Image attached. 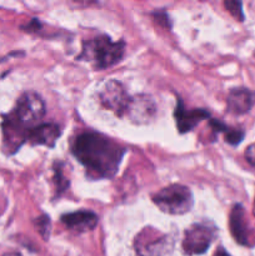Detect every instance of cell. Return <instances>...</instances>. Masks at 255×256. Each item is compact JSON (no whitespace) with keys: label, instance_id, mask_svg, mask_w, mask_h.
<instances>
[{"label":"cell","instance_id":"cell-1","mask_svg":"<svg viewBox=\"0 0 255 256\" xmlns=\"http://www.w3.org/2000/svg\"><path fill=\"white\" fill-rule=\"evenodd\" d=\"M72 154L92 179H110L116 175L126 149L96 132H84L72 142Z\"/></svg>","mask_w":255,"mask_h":256},{"label":"cell","instance_id":"cell-2","mask_svg":"<svg viewBox=\"0 0 255 256\" xmlns=\"http://www.w3.org/2000/svg\"><path fill=\"white\" fill-rule=\"evenodd\" d=\"M46 108L42 98L34 92H26L18 99L12 112L4 116L2 135L4 148L9 154H14L24 142L29 130L40 124Z\"/></svg>","mask_w":255,"mask_h":256},{"label":"cell","instance_id":"cell-3","mask_svg":"<svg viewBox=\"0 0 255 256\" xmlns=\"http://www.w3.org/2000/svg\"><path fill=\"white\" fill-rule=\"evenodd\" d=\"M125 52V42H112L108 35H98L82 42V52L76 56L79 62H88L96 70H104L118 64Z\"/></svg>","mask_w":255,"mask_h":256},{"label":"cell","instance_id":"cell-4","mask_svg":"<svg viewBox=\"0 0 255 256\" xmlns=\"http://www.w3.org/2000/svg\"><path fill=\"white\" fill-rule=\"evenodd\" d=\"M152 202L170 215H182L192 210L194 196L192 190L182 184H172L152 195Z\"/></svg>","mask_w":255,"mask_h":256},{"label":"cell","instance_id":"cell-5","mask_svg":"<svg viewBox=\"0 0 255 256\" xmlns=\"http://www.w3.org/2000/svg\"><path fill=\"white\" fill-rule=\"evenodd\" d=\"M174 239L152 228H145L134 240V249L138 256H172Z\"/></svg>","mask_w":255,"mask_h":256},{"label":"cell","instance_id":"cell-6","mask_svg":"<svg viewBox=\"0 0 255 256\" xmlns=\"http://www.w3.org/2000/svg\"><path fill=\"white\" fill-rule=\"evenodd\" d=\"M218 235V229L210 222L192 224L185 230L182 246L185 255H202L212 244Z\"/></svg>","mask_w":255,"mask_h":256},{"label":"cell","instance_id":"cell-7","mask_svg":"<svg viewBox=\"0 0 255 256\" xmlns=\"http://www.w3.org/2000/svg\"><path fill=\"white\" fill-rule=\"evenodd\" d=\"M100 104L105 109L114 112L116 116L124 118L130 95L125 90L124 85L118 80H108L99 90Z\"/></svg>","mask_w":255,"mask_h":256},{"label":"cell","instance_id":"cell-8","mask_svg":"<svg viewBox=\"0 0 255 256\" xmlns=\"http://www.w3.org/2000/svg\"><path fill=\"white\" fill-rule=\"evenodd\" d=\"M156 112V104L150 95L138 94L130 96L124 116H126L132 124L145 125L155 119Z\"/></svg>","mask_w":255,"mask_h":256},{"label":"cell","instance_id":"cell-9","mask_svg":"<svg viewBox=\"0 0 255 256\" xmlns=\"http://www.w3.org/2000/svg\"><path fill=\"white\" fill-rule=\"evenodd\" d=\"M210 118V112L206 109H192L186 110L184 102L180 98H178L176 105L174 110V119L176 122L178 132L180 134H186L194 130L199 122Z\"/></svg>","mask_w":255,"mask_h":256},{"label":"cell","instance_id":"cell-10","mask_svg":"<svg viewBox=\"0 0 255 256\" xmlns=\"http://www.w3.org/2000/svg\"><path fill=\"white\" fill-rule=\"evenodd\" d=\"M230 232L238 244L242 246H252L250 242V230L248 226L246 218H245V210L242 204H235L230 212L229 216Z\"/></svg>","mask_w":255,"mask_h":256},{"label":"cell","instance_id":"cell-11","mask_svg":"<svg viewBox=\"0 0 255 256\" xmlns=\"http://www.w3.org/2000/svg\"><path fill=\"white\" fill-rule=\"evenodd\" d=\"M60 135H62V129L58 124L40 122L39 125L29 130L26 135V142L32 145H44L48 148H54Z\"/></svg>","mask_w":255,"mask_h":256},{"label":"cell","instance_id":"cell-12","mask_svg":"<svg viewBox=\"0 0 255 256\" xmlns=\"http://www.w3.org/2000/svg\"><path fill=\"white\" fill-rule=\"evenodd\" d=\"M60 222L75 232H86L95 229L99 222V218L90 210H78V212L64 214L60 218Z\"/></svg>","mask_w":255,"mask_h":256},{"label":"cell","instance_id":"cell-13","mask_svg":"<svg viewBox=\"0 0 255 256\" xmlns=\"http://www.w3.org/2000/svg\"><path fill=\"white\" fill-rule=\"evenodd\" d=\"M255 104V92L245 88H235L230 90L226 99L228 112L234 115H244L250 112Z\"/></svg>","mask_w":255,"mask_h":256},{"label":"cell","instance_id":"cell-14","mask_svg":"<svg viewBox=\"0 0 255 256\" xmlns=\"http://www.w3.org/2000/svg\"><path fill=\"white\" fill-rule=\"evenodd\" d=\"M64 162H55L52 165V180H54L55 184V196L60 198L69 188L70 182L66 176L64 175Z\"/></svg>","mask_w":255,"mask_h":256},{"label":"cell","instance_id":"cell-15","mask_svg":"<svg viewBox=\"0 0 255 256\" xmlns=\"http://www.w3.org/2000/svg\"><path fill=\"white\" fill-rule=\"evenodd\" d=\"M34 226L36 232L42 235L44 242H48L50 238V232H52V220H50V218L45 214L40 215L34 220Z\"/></svg>","mask_w":255,"mask_h":256},{"label":"cell","instance_id":"cell-16","mask_svg":"<svg viewBox=\"0 0 255 256\" xmlns=\"http://www.w3.org/2000/svg\"><path fill=\"white\" fill-rule=\"evenodd\" d=\"M244 135L245 132H242V129H235V128H230V126H228V129L225 130L224 132L225 142H226L228 144L232 145V146L239 145L240 142H242V139H244Z\"/></svg>","mask_w":255,"mask_h":256},{"label":"cell","instance_id":"cell-17","mask_svg":"<svg viewBox=\"0 0 255 256\" xmlns=\"http://www.w3.org/2000/svg\"><path fill=\"white\" fill-rule=\"evenodd\" d=\"M225 8L228 12L238 20V22H244V12H242V4L240 2H225Z\"/></svg>","mask_w":255,"mask_h":256},{"label":"cell","instance_id":"cell-18","mask_svg":"<svg viewBox=\"0 0 255 256\" xmlns=\"http://www.w3.org/2000/svg\"><path fill=\"white\" fill-rule=\"evenodd\" d=\"M152 18H154L155 22H158L159 25H162L165 29H172V20H170L169 15H168L166 12H160V10H156V12H152Z\"/></svg>","mask_w":255,"mask_h":256},{"label":"cell","instance_id":"cell-19","mask_svg":"<svg viewBox=\"0 0 255 256\" xmlns=\"http://www.w3.org/2000/svg\"><path fill=\"white\" fill-rule=\"evenodd\" d=\"M245 160L252 165V168H255V142L254 144L249 145L245 150Z\"/></svg>","mask_w":255,"mask_h":256},{"label":"cell","instance_id":"cell-20","mask_svg":"<svg viewBox=\"0 0 255 256\" xmlns=\"http://www.w3.org/2000/svg\"><path fill=\"white\" fill-rule=\"evenodd\" d=\"M214 256H232V255H230L229 252H228L226 250L224 249V248L219 246V248H218V249H216V252H214Z\"/></svg>","mask_w":255,"mask_h":256},{"label":"cell","instance_id":"cell-21","mask_svg":"<svg viewBox=\"0 0 255 256\" xmlns=\"http://www.w3.org/2000/svg\"><path fill=\"white\" fill-rule=\"evenodd\" d=\"M4 256H22V255L18 254V252H9V254H5Z\"/></svg>","mask_w":255,"mask_h":256}]
</instances>
